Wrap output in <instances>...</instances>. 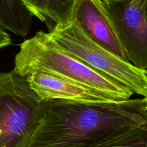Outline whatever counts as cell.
<instances>
[{
	"instance_id": "1",
	"label": "cell",
	"mask_w": 147,
	"mask_h": 147,
	"mask_svg": "<svg viewBox=\"0 0 147 147\" xmlns=\"http://www.w3.org/2000/svg\"><path fill=\"white\" fill-rule=\"evenodd\" d=\"M41 122L28 147H97L147 125L144 98L123 102L42 101Z\"/></svg>"
},
{
	"instance_id": "2",
	"label": "cell",
	"mask_w": 147,
	"mask_h": 147,
	"mask_svg": "<svg viewBox=\"0 0 147 147\" xmlns=\"http://www.w3.org/2000/svg\"><path fill=\"white\" fill-rule=\"evenodd\" d=\"M44 68L83 85L111 102H123L134 95L57 46L42 31L21 43L14 59V68Z\"/></svg>"
},
{
	"instance_id": "3",
	"label": "cell",
	"mask_w": 147,
	"mask_h": 147,
	"mask_svg": "<svg viewBox=\"0 0 147 147\" xmlns=\"http://www.w3.org/2000/svg\"><path fill=\"white\" fill-rule=\"evenodd\" d=\"M42 101L25 76L0 73V147H28L41 122Z\"/></svg>"
},
{
	"instance_id": "4",
	"label": "cell",
	"mask_w": 147,
	"mask_h": 147,
	"mask_svg": "<svg viewBox=\"0 0 147 147\" xmlns=\"http://www.w3.org/2000/svg\"><path fill=\"white\" fill-rule=\"evenodd\" d=\"M54 43L111 80L127 88L133 94L147 98V76L128 61L118 57L93 42L73 20L47 33Z\"/></svg>"
},
{
	"instance_id": "5",
	"label": "cell",
	"mask_w": 147,
	"mask_h": 147,
	"mask_svg": "<svg viewBox=\"0 0 147 147\" xmlns=\"http://www.w3.org/2000/svg\"><path fill=\"white\" fill-rule=\"evenodd\" d=\"M102 3L126 60L138 69L147 71V17L137 1L118 0Z\"/></svg>"
},
{
	"instance_id": "6",
	"label": "cell",
	"mask_w": 147,
	"mask_h": 147,
	"mask_svg": "<svg viewBox=\"0 0 147 147\" xmlns=\"http://www.w3.org/2000/svg\"><path fill=\"white\" fill-rule=\"evenodd\" d=\"M14 69L25 76L30 87L41 101L111 102L95 91L44 68L24 66Z\"/></svg>"
},
{
	"instance_id": "7",
	"label": "cell",
	"mask_w": 147,
	"mask_h": 147,
	"mask_svg": "<svg viewBox=\"0 0 147 147\" xmlns=\"http://www.w3.org/2000/svg\"><path fill=\"white\" fill-rule=\"evenodd\" d=\"M73 20L93 42L127 61L101 0H77Z\"/></svg>"
},
{
	"instance_id": "8",
	"label": "cell",
	"mask_w": 147,
	"mask_h": 147,
	"mask_svg": "<svg viewBox=\"0 0 147 147\" xmlns=\"http://www.w3.org/2000/svg\"><path fill=\"white\" fill-rule=\"evenodd\" d=\"M32 16L45 23L48 30L67 25L73 20L77 0H21Z\"/></svg>"
},
{
	"instance_id": "9",
	"label": "cell",
	"mask_w": 147,
	"mask_h": 147,
	"mask_svg": "<svg viewBox=\"0 0 147 147\" xmlns=\"http://www.w3.org/2000/svg\"><path fill=\"white\" fill-rule=\"evenodd\" d=\"M32 14L21 0H0V26L21 37L29 33Z\"/></svg>"
},
{
	"instance_id": "10",
	"label": "cell",
	"mask_w": 147,
	"mask_h": 147,
	"mask_svg": "<svg viewBox=\"0 0 147 147\" xmlns=\"http://www.w3.org/2000/svg\"><path fill=\"white\" fill-rule=\"evenodd\" d=\"M97 147H147V125L129 131Z\"/></svg>"
},
{
	"instance_id": "11",
	"label": "cell",
	"mask_w": 147,
	"mask_h": 147,
	"mask_svg": "<svg viewBox=\"0 0 147 147\" xmlns=\"http://www.w3.org/2000/svg\"><path fill=\"white\" fill-rule=\"evenodd\" d=\"M11 43V40L9 35L6 33L4 28L0 26V48L9 46Z\"/></svg>"
},
{
	"instance_id": "12",
	"label": "cell",
	"mask_w": 147,
	"mask_h": 147,
	"mask_svg": "<svg viewBox=\"0 0 147 147\" xmlns=\"http://www.w3.org/2000/svg\"><path fill=\"white\" fill-rule=\"evenodd\" d=\"M147 17V0H136Z\"/></svg>"
},
{
	"instance_id": "13",
	"label": "cell",
	"mask_w": 147,
	"mask_h": 147,
	"mask_svg": "<svg viewBox=\"0 0 147 147\" xmlns=\"http://www.w3.org/2000/svg\"><path fill=\"white\" fill-rule=\"evenodd\" d=\"M103 1L105 2H111V1H118V0H102Z\"/></svg>"
},
{
	"instance_id": "14",
	"label": "cell",
	"mask_w": 147,
	"mask_h": 147,
	"mask_svg": "<svg viewBox=\"0 0 147 147\" xmlns=\"http://www.w3.org/2000/svg\"><path fill=\"white\" fill-rule=\"evenodd\" d=\"M144 99H145V102H146V107H147V98H144Z\"/></svg>"
},
{
	"instance_id": "15",
	"label": "cell",
	"mask_w": 147,
	"mask_h": 147,
	"mask_svg": "<svg viewBox=\"0 0 147 147\" xmlns=\"http://www.w3.org/2000/svg\"><path fill=\"white\" fill-rule=\"evenodd\" d=\"M145 74H146V75L147 76V71H145Z\"/></svg>"
}]
</instances>
